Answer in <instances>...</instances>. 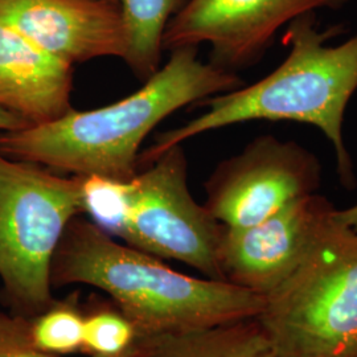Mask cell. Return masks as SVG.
<instances>
[{
  "label": "cell",
  "mask_w": 357,
  "mask_h": 357,
  "mask_svg": "<svg viewBox=\"0 0 357 357\" xmlns=\"http://www.w3.org/2000/svg\"><path fill=\"white\" fill-rule=\"evenodd\" d=\"M257 320L275 357H357L356 230L333 212L305 262L265 298Z\"/></svg>",
  "instance_id": "8992f818"
},
{
  "label": "cell",
  "mask_w": 357,
  "mask_h": 357,
  "mask_svg": "<svg viewBox=\"0 0 357 357\" xmlns=\"http://www.w3.org/2000/svg\"><path fill=\"white\" fill-rule=\"evenodd\" d=\"M85 315L77 296L53 301L43 312L29 318L33 344L53 356H66L82 351Z\"/></svg>",
  "instance_id": "5bb4252c"
},
{
  "label": "cell",
  "mask_w": 357,
  "mask_h": 357,
  "mask_svg": "<svg viewBox=\"0 0 357 357\" xmlns=\"http://www.w3.org/2000/svg\"><path fill=\"white\" fill-rule=\"evenodd\" d=\"M349 0H190L168 23L163 51L211 45L209 63L237 73L259 63L282 26Z\"/></svg>",
  "instance_id": "ba28073f"
},
{
  "label": "cell",
  "mask_w": 357,
  "mask_h": 357,
  "mask_svg": "<svg viewBox=\"0 0 357 357\" xmlns=\"http://www.w3.org/2000/svg\"><path fill=\"white\" fill-rule=\"evenodd\" d=\"M86 284L107 294L143 336L211 328L257 318L265 298L228 281L178 273L97 227L70 221L52 264V286Z\"/></svg>",
  "instance_id": "3957f363"
},
{
  "label": "cell",
  "mask_w": 357,
  "mask_h": 357,
  "mask_svg": "<svg viewBox=\"0 0 357 357\" xmlns=\"http://www.w3.org/2000/svg\"><path fill=\"white\" fill-rule=\"evenodd\" d=\"M84 183L0 153V282L15 314L32 318L54 301L52 264L70 221L85 215Z\"/></svg>",
  "instance_id": "5b68a950"
},
{
  "label": "cell",
  "mask_w": 357,
  "mask_h": 357,
  "mask_svg": "<svg viewBox=\"0 0 357 357\" xmlns=\"http://www.w3.org/2000/svg\"><path fill=\"white\" fill-rule=\"evenodd\" d=\"M243 85L238 73L202 61L199 47H181L141 89L118 102L0 131V153L68 175L128 181L138 174L142 143L165 118Z\"/></svg>",
  "instance_id": "6da1fadb"
},
{
  "label": "cell",
  "mask_w": 357,
  "mask_h": 357,
  "mask_svg": "<svg viewBox=\"0 0 357 357\" xmlns=\"http://www.w3.org/2000/svg\"><path fill=\"white\" fill-rule=\"evenodd\" d=\"M335 217L347 227L357 231V204L352 205L345 209H336Z\"/></svg>",
  "instance_id": "ac0fdd59"
},
{
  "label": "cell",
  "mask_w": 357,
  "mask_h": 357,
  "mask_svg": "<svg viewBox=\"0 0 357 357\" xmlns=\"http://www.w3.org/2000/svg\"><path fill=\"white\" fill-rule=\"evenodd\" d=\"M190 0H119L128 51L125 61L132 73L149 79L159 70L168 23Z\"/></svg>",
  "instance_id": "4fadbf2b"
},
{
  "label": "cell",
  "mask_w": 357,
  "mask_h": 357,
  "mask_svg": "<svg viewBox=\"0 0 357 357\" xmlns=\"http://www.w3.org/2000/svg\"><path fill=\"white\" fill-rule=\"evenodd\" d=\"M109 1H113V3H118L119 4V0H109Z\"/></svg>",
  "instance_id": "ffe728a7"
},
{
  "label": "cell",
  "mask_w": 357,
  "mask_h": 357,
  "mask_svg": "<svg viewBox=\"0 0 357 357\" xmlns=\"http://www.w3.org/2000/svg\"><path fill=\"white\" fill-rule=\"evenodd\" d=\"M28 128V125L22 118L11 114V113H7L4 110H0V131L19 130V128Z\"/></svg>",
  "instance_id": "e0dca14e"
},
{
  "label": "cell",
  "mask_w": 357,
  "mask_h": 357,
  "mask_svg": "<svg viewBox=\"0 0 357 357\" xmlns=\"http://www.w3.org/2000/svg\"><path fill=\"white\" fill-rule=\"evenodd\" d=\"M135 356V351L132 352V354H128V355H125V356H121V357H134Z\"/></svg>",
  "instance_id": "d6986e66"
},
{
  "label": "cell",
  "mask_w": 357,
  "mask_h": 357,
  "mask_svg": "<svg viewBox=\"0 0 357 357\" xmlns=\"http://www.w3.org/2000/svg\"><path fill=\"white\" fill-rule=\"evenodd\" d=\"M137 326L118 308H101L85 315L82 352L91 357L132 354L141 340Z\"/></svg>",
  "instance_id": "9a60e30c"
},
{
  "label": "cell",
  "mask_w": 357,
  "mask_h": 357,
  "mask_svg": "<svg viewBox=\"0 0 357 357\" xmlns=\"http://www.w3.org/2000/svg\"><path fill=\"white\" fill-rule=\"evenodd\" d=\"M134 357L275 356L255 318L202 330L142 335Z\"/></svg>",
  "instance_id": "7c38bea8"
},
{
  "label": "cell",
  "mask_w": 357,
  "mask_h": 357,
  "mask_svg": "<svg viewBox=\"0 0 357 357\" xmlns=\"http://www.w3.org/2000/svg\"><path fill=\"white\" fill-rule=\"evenodd\" d=\"M94 222L130 246L225 281L218 264L224 225L192 196L183 144L128 181L107 180L93 204Z\"/></svg>",
  "instance_id": "277c9868"
},
{
  "label": "cell",
  "mask_w": 357,
  "mask_h": 357,
  "mask_svg": "<svg viewBox=\"0 0 357 357\" xmlns=\"http://www.w3.org/2000/svg\"><path fill=\"white\" fill-rule=\"evenodd\" d=\"M73 68L0 23V110L28 126L59 119L73 109Z\"/></svg>",
  "instance_id": "8fae6325"
},
{
  "label": "cell",
  "mask_w": 357,
  "mask_h": 357,
  "mask_svg": "<svg viewBox=\"0 0 357 357\" xmlns=\"http://www.w3.org/2000/svg\"><path fill=\"white\" fill-rule=\"evenodd\" d=\"M0 23L73 66L128 51L121 6L109 0H0Z\"/></svg>",
  "instance_id": "30bf717a"
},
{
  "label": "cell",
  "mask_w": 357,
  "mask_h": 357,
  "mask_svg": "<svg viewBox=\"0 0 357 357\" xmlns=\"http://www.w3.org/2000/svg\"><path fill=\"white\" fill-rule=\"evenodd\" d=\"M335 209L312 193L252 227H224L218 248L224 280L266 298L305 262Z\"/></svg>",
  "instance_id": "9c48e42d"
},
{
  "label": "cell",
  "mask_w": 357,
  "mask_h": 357,
  "mask_svg": "<svg viewBox=\"0 0 357 357\" xmlns=\"http://www.w3.org/2000/svg\"><path fill=\"white\" fill-rule=\"evenodd\" d=\"M344 31L340 24L320 29L317 13L294 19L282 38L289 54L278 68L253 85L196 103L204 107V113L159 134L139 155V165L147 166L168 149L217 128L253 121H286L319 128L333 147L342 184L354 188L356 178L343 123L347 106L357 91V33L337 45L328 44Z\"/></svg>",
  "instance_id": "7a4b0ae2"
},
{
  "label": "cell",
  "mask_w": 357,
  "mask_h": 357,
  "mask_svg": "<svg viewBox=\"0 0 357 357\" xmlns=\"http://www.w3.org/2000/svg\"><path fill=\"white\" fill-rule=\"evenodd\" d=\"M0 357H60L40 351L33 344L29 318L0 311Z\"/></svg>",
  "instance_id": "2e32d148"
},
{
  "label": "cell",
  "mask_w": 357,
  "mask_h": 357,
  "mask_svg": "<svg viewBox=\"0 0 357 357\" xmlns=\"http://www.w3.org/2000/svg\"><path fill=\"white\" fill-rule=\"evenodd\" d=\"M319 158L302 144L261 135L221 162L205 183V208L227 228H246L317 193Z\"/></svg>",
  "instance_id": "52a82bcc"
}]
</instances>
